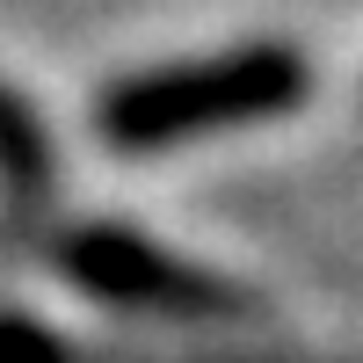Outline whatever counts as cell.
Listing matches in <instances>:
<instances>
[{
    "label": "cell",
    "instance_id": "obj_1",
    "mask_svg": "<svg viewBox=\"0 0 363 363\" xmlns=\"http://www.w3.org/2000/svg\"><path fill=\"white\" fill-rule=\"evenodd\" d=\"M306 95V58L291 44H240L218 58H189L167 73H131L102 95V138L116 153H160L203 131H233L255 116H277Z\"/></svg>",
    "mask_w": 363,
    "mask_h": 363
},
{
    "label": "cell",
    "instance_id": "obj_2",
    "mask_svg": "<svg viewBox=\"0 0 363 363\" xmlns=\"http://www.w3.org/2000/svg\"><path fill=\"white\" fill-rule=\"evenodd\" d=\"M51 269L73 291L102 298V306L124 313H167V320H247V298L233 284L203 277V269H182L167 247L138 233H66L51 247Z\"/></svg>",
    "mask_w": 363,
    "mask_h": 363
},
{
    "label": "cell",
    "instance_id": "obj_3",
    "mask_svg": "<svg viewBox=\"0 0 363 363\" xmlns=\"http://www.w3.org/2000/svg\"><path fill=\"white\" fill-rule=\"evenodd\" d=\"M0 363H66V349L29 320H0Z\"/></svg>",
    "mask_w": 363,
    "mask_h": 363
}]
</instances>
